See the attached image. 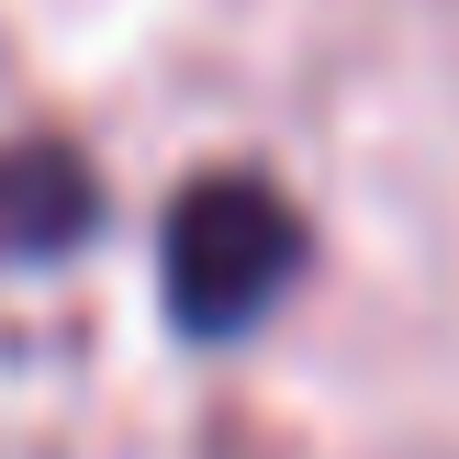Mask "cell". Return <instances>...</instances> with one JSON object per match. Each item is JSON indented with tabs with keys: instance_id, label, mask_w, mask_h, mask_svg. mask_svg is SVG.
<instances>
[{
	"instance_id": "6da1fadb",
	"label": "cell",
	"mask_w": 459,
	"mask_h": 459,
	"mask_svg": "<svg viewBox=\"0 0 459 459\" xmlns=\"http://www.w3.org/2000/svg\"><path fill=\"white\" fill-rule=\"evenodd\" d=\"M157 281H169V325L224 348L247 336L291 281H303V213L269 191L258 169H213L169 202V236H157Z\"/></svg>"
},
{
	"instance_id": "7a4b0ae2",
	"label": "cell",
	"mask_w": 459,
	"mask_h": 459,
	"mask_svg": "<svg viewBox=\"0 0 459 459\" xmlns=\"http://www.w3.org/2000/svg\"><path fill=\"white\" fill-rule=\"evenodd\" d=\"M90 236H101V179L79 146H56V134L0 146V269H45Z\"/></svg>"
}]
</instances>
